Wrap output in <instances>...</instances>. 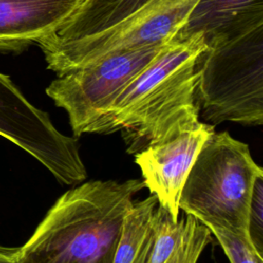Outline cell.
<instances>
[{
  "instance_id": "6da1fadb",
  "label": "cell",
  "mask_w": 263,
  "mask_h": 263,
  "mask_svg": "<svg viewBox=\"0 0 263 263\" xmlns=\"http://www.w3.org/2000/svg\"><path fill=\"white\" fill-rule=\"evenodd\" d=\"M206 49L202 35L171 40L124 87L91 134L120 130L129 154L197 125V61Z\"/></svg>"
},
{
  "instance_id": "7a4b0ae2",
  "label": "cell",
  "mask_w": 263,
  "mask_h": 263,
  "mask_svg": "<svg viewBox=\"0 0 263 263\" xmlns=\"http://www.w3.org/2000/svg\"><path fill=\"white\" fill-rule=\"evenodd\" d=\"M140 179L93 180L61 195L29 239L17 263H113L123 221Z\"/></svg>"
},
{
  "instance_id": "3957f363",
  "label": "cell",
  "mask_w": 263,
  "mask_h": 263,
  "mask_svg": "<svg viewBox=\"0 0 263 263\" xmlns=\"http://www.w3.org/2000/svg\"><path fill=\"white\" fill-rule=\"evenodd\" d=\"M199 119L213 126L263 123V25L214 44L198 57Z\"/></svg>"
},
{
  "instance_id": "277c9868",
  "label": "cell",
  "mask_w": 263,
  "mask_h": 263,
  "mask_svg": "<svg viewBox=\"0 0 263 263\" xmlns=\"http://www.w3.org/2000/svg\"><path fill=\"white\" fill-rule=\"evenodd\" d=\"M263 173L249 146L227 132L205 141L187 176L179 209L199 222L224 224L248 235V214L256 178Z\"/></svg>"
},
{
  "instance_id": "5b68a950",
  "label": "cell",
  "mask_w": 263,
  "mask_h": 263,
  "mask_svg": "<svg viewBox=\"0 0 263 263\" xmlns=\"http://www.w3.org/2000/svg\"><path fill=\"white\" fill-rule=\"evenodd\" d=\"M198 0H149L117 24L82 38L40 39L47 68L58 76L118 51L168 43Z\"/></svg>"
},
{
  "instance_id": "8992f818",
  "label": "cell",
  "mask_w": 263,
  "mask_h": 263,
  "mask_svg": "<svg viewBox=\"0 0 263 263\" xmlns=\"http://www.w3.org/2000/svg\"><path fill=\"white\" fill-rule=\"evenodd\" d=\"M166 44L118 51L74 69L52 80L46 95L67 112L75 137L90 133L124 87Z\"/></svg>"
},
{
  "instance_id": "52a82bcc",
  "label": "cell",
  "mask_w": 263,
  "mask_h": 263,
  "mask_svg": "<svg viewBox=\"0 0 263 263\" xmlns=\"http://www.w3.org/2000/svg\"><path fill=\"white\" fill-rule=\"evenodd\" d=\"M0 136L33 156L63 184H79L87 176L77 140L60 133L48 114L32 105L2 73Z\"/></svg>"
},
{
  "instance_id": "ba28073f",
  "label": "cell",
  "mask_w": 263,
  "mask_h": 263,
  "mask_svg": "<svg viewBox=\"0 0 263 263\" xmlns=\"http://www.w3.org/2000/svg\"><path fill=\"white\" fill-rule=\"evenodd\" d=\"M214 133L215 126L200 121L191 128L134 154L144 186L156 197L158 204L171 214L174 221L180 217L179 199L187 176L201 147Z\"/></svg>"
},
{
  "instance_id": "9c48e42d",
  "label": "cell",
  "mask_w": 263,
  "mask_h": 263,
  "mask_svg": "<svg viewBox=\"0 0 263 263\" xmlns=\"http://www.w3.org/2000/svg\"><path fill=\"white\" fill-rule=\"evenodd\" d=\"M85 0H0V50L21 52L59 31Z\"/></svg>"
},
{
  "instance_id": "30bf717a",
  "label": "cell",
  "mask_w": 263,
  "mask_h": 263,
  "mask_svg": "<svg viewBox=\"0 0 263 263\" xmlns=\"http://www.w3.org/2000/svg\"><path fill=\"white\" fill-rule=\"evenodd\" d=\"M263 25V0H198L172 40L202 35L206 47Z\"/></svg>"
},
{
  "instance_id": "8fae6325",
  "label": "cell",
  "mask_w": 263,
  "mask_h": 263,
  "mask_svg": "<svg viewBox=\"0 0 263 263\" xmlns=\"http://www.w3.org/2000/svg\"><path fill=\"white\" fill-rule=\"evenodd\" d=\"M149 0H85L72 17L49 37L69 41L103 31L147 3Z\"/></svg>"
},
{
  "instance_id": "7c38bea8",
  "label": "cell",
  "mask_w": 263,
  "mask_h": 263,
  "mask_svg": "<svg viewBox=\"0 0 263 263\" xmlns=\"http://www.w3.org/2000/svg\"><path fill=\"white\" fill-rule=\"evenodd\" d=\"M203 224L219 241L230 263H263L261 255L248 235L224 224L204 221Z\"/></svg>"
},
{
  "instance_id": "4fadbf2b",
  "label": "cell",
  "mask_w": 263,
  "mask_h": 263,
  "mask_svg": "<svg viewBox=\"0 0 263 263\" xmlns=\"http://www.w3.org/2000/svg\"><path fill=\"white\" fill-rule=\"evenodd\" d=\"M183 228V217L174 221L171 214L159 204L156 210L153 242L146 263H166L173 254Z\"/></svg>"
},
{
  "instance_id": "5bb4252c",
  "label": "cell",
  "mask_w": 263,
  "mask_h": 263,
  "mask_svg": "<svg viewBox=\"0 0 263 263\" xmlns=\"http://www.w3.org/2000/svg\"><path fill=\"white\" fill-rule=\"evenodd\" d=\"M210 240V230L193 216L186 214L178 243L166 263H197Z\"/></svg>"
},
{
  "instance_id": "9a60e30c",
  "label": "cell",
  "mask_w": 263,
  "mask_h": 263,
  "mask_svg": "<svg viewBox=\"0 0 263 263\" xmlns=\"http://www.w3.org/2000/svg\"><path fill=\"white\" fill-rule=\"evenodd\" d=\"M248 234L257 251L263 255V173L254 183L248 214Z\"/></svg>"
},
{
  "instance_id": "2e32d148",
  "label": "cell",
  "mask_w": 263,
  "mask_h": 263,
  "mask_svg": "<svg viewBox=\"0 0 263 263\" xmlns=\"http://www.w3.org/2000/svg\"><path fill=\"white\" fill-rule=\"evenodd\" d=\"M17 248H9L0 246V263H17Z\"/></svg>"
},
{
  "instance_id": "e0dca14e",
  "label": "cell",
  "mask_w": 263,
  "mask_h": 263,
  "mask_svg": "<svg viewBox=\"0 0 263 263\" xmlns=\"http://www.w3.org/2000/svg\"><path fill=\"white\" fill-rule=\"evenodd\" d=\"M153 235H154V228H153L152 233L149 235L148 239L146 240V242H145L143 249L141 250V253H140V255L137 258L135 263H146L149 252H150V249H151V246H152V242H153Z\"/></svg>"
}]
</instances>
